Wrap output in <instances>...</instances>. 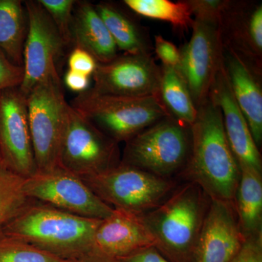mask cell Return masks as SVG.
<instances>
[{
  "label": "cell",
  "mask_w": 262,
  "mask_h": 262,
  "mask_svg": "<svg viewBox=\"0 0 262 262\" xmlns=\"http://www.w3.org/2000/svg\"><path fill=\"white\" fill-rule=\"evenodd\" d=\"M70 104L118 144L127 142L141 131L170 116L158 96H113L98 94L89 89L77 95Z\"/></svg>",
  "instance_id": "cell-4"
},
{
  "label": "cell",
  "mask_w": 262,
  "mask_h": 262,
  "mask_svg": "<svg viewBox=\"0 0 262 262\" xmlns=\"http://www.w3.org/2000/svg\"><path fill=\"white\" fill-rule=\"evenodd\" d=\"M208 98L220 108L226 136L237 163L261 173V154L234 99L224 63L215 75Z\"/></svg>",
  "instance_id": "cell-15"
},
{
  "label": "cell",
  "mask_w": 262,
  "mask_h": 262,
  "mask_svg": "<svg viewBox=\"0 0 262 262\" xmlns=\"http://www.w3.org/2000/svg\"><path fill=\"white\" fill-rule=\"evenodd\" d=\"M192 37L180 50V72L196 107L208 98L217 72L223 64V34L216 24L194 19Z\"/></svg>",
  "instance_id": "cell-10"
},
{
  "label": "cell",
  "mask_w": 262,
  "mask_h": 262,
  "mask_svg": "<svg viewBox=\"0 0 262 262\" xmlns=\"http://www.w3.org/2000/svg\"><path fill=\"white\" fill-rule=\"evenodd\" d=\"M224 54L223 63L231 91L247 122L255 144L262 141V91L253 70L232 48Z\"/></svg>",
  "instance_id": "cell-17"
},
{
  "label": "cell",
  "mask_w": 262,
  "mask_h": 262,
  "mask_svg": "<svg viewBox=\"0 0 262 262\" xmlns=\"http://www.w3.org/2000/svg\"><path fill=\"white\" fill-rule=\"evenodd\" d=\"M97 65L98 62L94 57L82 48L75 47L69 56V70L89 77L94 75Z\"/></svg>",
  "instance_id": "cell-30"
},
{
  "label": "cell",
  "mask_w": 262,
  "mask_h": 262,
  "mask_svg": "<svg viewBox=\"0 0 262 262\" xmlns=\"http://www.w3.org/2000/svg\"><path fill=\"white\" fill-rule=\"evenodd\" d=\"M158 96L170 116L190 127L198 115L189 89L178 68L161 67Z\"/></svg>",
  "instance_id": "cell-21"
},
{
  "label": "cell",
  "mask_w": 262,
  "mask_h": 262,
  "mask_svg": "<svg viewBox=\"0 0 262 262\" xmlns=\"http://www.w3.org/2000/svg\"><path fill=\"white\" fill-rule=\"evenodd\" d=\"M115 41L117 49L126 54L150 53L149 39L128 16L110 3L95 6Z\"/></svg>",
  "instance_id": "cell-22"
},
{
  "label": "cell",
  "mask_w": 262,
  "mask_h": 262,
  "mask_svg": "<svg viewBox=\"0 0 262 262\" xmlns=\"http://www.w3.org/2000/svg\"><path fill=\"white\" fill-rule=\"evenodd\" d=\"M0 164L24 179L37 172L27 114L19 87L0 91Z\"/></svg>",
  "instance_id": "cell-12"
},
{
  "label": "cell",
  "mask_w": 262,
  "mask_h": 262,
  "mask_svg": "<svg viewBox=\"0 0 262 262\" xmlns=\"http://www.w3.org/2000/svg\"><path fill=\"white\" fill-rule=\"evenodd\" d=\"M27 28V13L22 2L0 0V50L10 61L20 67L24 65Z\"/></svg>",
  "instance_id": "cell-20"
},
{
  "label": "cell",
  "mask_w": 262,
  "mask_h": 262,
  "mask_svg": "<svg viewBox=\"0 0 262 262\" xmlns=\"http://www.w3.org/2000/svg\"><path fill=\"white\" fill-rule=\"evenodd\" d=\"M24 191L30 199L85 218L103 220L114 211L82 179L61 167L37 171L25 179Z\"/></svg>",
  "instance_id": "cell-9"
},
{
  "label": "cell",
  "mask_w": 262,
  "mask_h": 262,
  "mask_svg": "<svg viewBox=\"0 0 262 262\" xmlns=\"http://www.w3.org/2000/svg\"><path fill=\"white\" fill-rule=\"evenodd\" d=\"M102 220L85 218L34 200L0 230L65 260L94 249V234Z\"/></svg>",
  "instance_id": "cell-2"
},
{
  "label": "cell",
  "mask_w": 262,
  "mask_h": 262,
  "mask_svg": "<svg viewBox=\"0 0 262 262\" xmlns=\"http://www.w3.org/2000/svg\"><path fill=\"white\" fill-rule=\"evenodd\" d=\"M69 104L60 77L42 81L27 96L29 130L37 171L59 167L58 158Z\"/></svg>",
  "instance_id": "cell-6"
},
{
  "label": "cell",
  "mask_w": 262,
  "mask_h": 262,
  "mask_svg": "<svg viewBox=\"0 0 262 262\" xmlns=\"http://www.w3.org/2000/svg\"><path fill=\"white\" fill-rule=\"evenodd\" d=\"M55 24L66 46L72 43V19L77 1L74 0H38Z\"/></svg>",
  "instance_id": "cell-26"
},
{
  "label": "cell",
  "mask_w": 262,
  "mask_h": 262,
  "mask_svg": "<svg viewBox=\"0 0 262 262\" xmlns=\"http://www.w3.org/2000/svg\"><path fill=\"white\" fill-rule=\"evenodd\" d=\"M94 244L98 251L119 259L155 247V239L144 214L115 208L98 225Z\"/></svg>",
  "instance_id": "cell-16"
},
{
  "label": "cell",
  "mask_w": 262,
  "mask_h": 262,
  "mask_svg": "<svg viewBox=\"0 0 262 262\" xmlns=\"http://www.w3.org/2000/svg\"><path fill=\"white\" fill-rule=\"evenodd\" d=\"M119 260L120 262H170L155 247L146 248L126 257L119 258Z\"/></svg>",
  "instance_id": "cell-34"
},
{
  "label": "cell",
  "mask_w": 262,
  "mask_h": 262,
  "mask_svg": "<svg viewBox=\"0 0 262 262\" xmlns=\"http://www.w3.org/2000/svg\"><path fill=\"white\" fill-rule=\"evenodd\" d=\"M80 179L114 209L139 214L161 204L175 187L172 181L121 163L103 173Z\"/></svg>",
  "instance_id": "cell-7"
},
{
  "label": "cell",
  "mask_w": 262,
  "mask_h": 262,
  "mask_svg": "<svg viewBox=\"0 0 262 262\" xmlns=\"http://www.w3.org/2000/svg\"><path fill=\"white\" fill-rule=\"evenodd\" d=\"M24 77V67L15 64L0 50V91L20 87Z\"/></svg>",
  "instance_id": "cell-29"
},
{
  "label": "cell",
  "mask_w": 262,
  "mask_h": 262,
  "mask_svg": "<svg viewBox=\"0 0 262 262\" xmlns=\"http://www.w3.org/2000/svg\"><path fill=\"white\" fill-rule=\"evenodd\" d=\"M27 37L24 44V77L20 91L26 96L39 82L60 77L56 63L66 45L51 17L38 1H26Z\"/></svg>",
  "instance_id": "cell-11"
},
{
  "label": "cell",
  "mask_w": 262,
  "mask_h": 262,
  "mask_svg": "<svg viewBox=\"0 0 262 262\" xmlns=\"http://www.w3.org/2000/svg\"><path fill=\"white\" fill-rule=\"evenodd\" d=\"M91 90L100 94L128 97L158 96L161 67L150 53L117 56L106 63H98Z\"/></svg>",
  "instance_id": "cell-13"
},
{
  "label": "cell",
  "mask_w": 262,
  "mask_h": 262,
  "mask_svg": "<svg viewBox=\"0 0 262 262\" xmlns=\"http://www.w3.org/2000/svg\"><path fill=\"white\" fill-rule=\"evenodd\" d=\"M191 149L183 177L211 200L234 202L241 170L226 136L220 108L209 98L190 126Z\"/></svg>",
  "instance_id": "cell-1"
},
{
  "label": "cell",
  "mask_w": 262,
  "mask_h": 262,
  "mask_svg": "<svg viewBox=\"0 0 262 262\" xmlns=\"http://www.w3.org/2000/svg\"><path fill=\"white\" fill-rule=\"evenodd\" d=\"M189 129L173 117H165L125 142L120 163L166 179L187 163Z\"/></svg>",
  "instance_id": "cell-5"
},
{
  "label": "cell",
  "mask_w": 262,
  "mask_h": 262,
  "mask_svg": "<svg viewBox=\"0 0 262 262\" xmlns=\"http://www.w3.org/2000/svg\"><path fill=\"white\" fill-rule=\"evenodd\" d=\"M24 180L0 164V227L32 200L24 193Z\"/></svg>",
  "instance_id": "cell-24"
},
{
  "label": "cell",
  "mask_w": 262,
  "mask_h": 262,
  "mask_svg": "<svg viewBox=\"0 0 262 262\" xmlns=\"http://www.w3.org/2000/svg\"><path fill=\"white\" fill-rule=\"evenodd\" d=\"M118 143L69 104L58 165L80 178L91 177L120 163Z\"/></svg>",
  "instance_id": "cell-8"
},
{
  "label": "cell",
  "mask_w": 262,
  "mask_h": 262,
  "mask_svg": "<svg viewBox=\"0 0 262 262\" xmlns=\"http://www.w3.org/2000/svg\"><path fill=\"white\" fill-rule=\"evenodd\" d=\"M90 79L88 76L69 70L64 76V82L69 89L79 94L89 89Z\"/></svg>",
  "instance_id": "cell-33"
},
{
  "label": "cell",
  "mask_w": 262,
  "mask_h": 262,
  "mask_svg": "<svg viewBox=\"0 0 262 262\" xmlns=\"http://www.w3.org/2000/svg\"><path fill=\"white\" fill-rule=\"evenodd\" d=\"M246 241L234 202L211 200L198 239L195 262H230Z\"/></svg>",
  "instance_id": "cell-14"
},
{
  "label": "cell",
  "mask_w": 262,
  "mask_h": 262,
  "mask_svg": "<svg viewBox=\"0 0 262 262\" xmlns=\"http://www.w3.org/2000/svg\"><path fill=\"white\" fill-rule=\"evenodd\" d=\"M243 23L241 42L248 47V54L253 53L257 58H261L262 52V5H257L245 16Z\"/></svg>",
  "instance_id": "cell-27"
},
{
  "label": "cell",
  "mask_w": 262,
  "mask_h": 262,
  "mask_svg": "<svg viewBox=\"0 0 262 262\" xmlns=\"http://www.w3.org/2000/svg\"><path fill=\"white\" fill-rule=\"evenodd\" d=\"M230 262H262V234L246 239L238 253Z\"/></svg>",
  "instance_id": "cell-32"
},
{
  "label": "cell",
  "mask_w": 262,
  "mask_h": 262,
  "mask_svg": "<svg viewBox=\"0 0 262 262\" xmlns=\"http://www.w3.org/2000/svg\"><path fill=\"white\" fill-rule=\"evenodd\" d=\"M211 199L198 184L181 186L144 218L155 248L170 262H195L198 239Z\"/></svg>",
  "instance_id": "cell-3"
},
{
  "label": "cell",
  "mask_w": 262,
  "mask_h": 262,
  "mask_svg": "<svg viewBox=\"0 0 262 262\" xmlns=\"http://www.w3.org/2000/svg\"><path fill=\"white\" fill-rule=\"evenodd\" d=\"M0 262H72L0 230Z\"/></svg>",
  "instance_id": "cell-25"
},
{
  "label": "cell",
  "mask_w": 262,
  "mask_h": 262,
  "mask_svg": "<svg viewBox=\"0 0 262 262\" xmlns=\"http://www.w3.org/2000/svg\"><path fill=\"white\" fill-rule=\"evenodd\" d=\"M155 53L163 66L178 68L180 62V50L161 35L155 36Z\"/></svg>",
  "instance_id": "cell-31"
},
{
  "label": "cell",
  "mask_w": 262,
  "mask_h": 262,
  "mask_svg": "<svg viewBox=\"0 0 262 262\" xmlns=\"http://www.w3.org/2000/svg\"><path fill=\"white\" fill-rule=\"evenodd\" d=\"M241 178L234 199L241 232L246 239L262 234L261 173L239 165Z\"/></svg>",
  "instance_id": "cell-19"
},
{
  "label": "cell",
  "mask_w": 262,
  "mask_h": 262,
  "mask_svg": "<svg viewBox=\"0 0 262 262\" xmlns=\"http://www.w3.org/2000/svg\"><path fill=\"white\" fill-rule=\"evenodd\" d=\"M72 43L89 52L98 63H106L117 56V48L94 5L77 2L72 19Z\"/></svg>",
  "instance_id": "cell-18"
},
{
  "label": "cell",
  "mask_w": 262,
  "mask_h": 262,
  "mask_svg": "<svg viewBox=\"0 0 262 262\" xmlns=\"http://www.w3.org/2000/svg\"><path fill=\"white\" fill-rule=\"evenodd\" d=\"M191 13L196 20H203L222 27L226 15L232 3L224 0H188Z\"/></svg>",
  "instance_id": "cell-28"
},
{
  "label": "cell",
  "mask_w": 262,
  "mask_h": 262,
  "mask_svg": "<svg viewBox=\"0 0 262 262\" xmlns=\"http://www.w3.org/2000/svg\"><path fill=\"white\" fill-rule=\"evenodd\" d=\"M127 8L141 16L168 22L182 30L192 28L194 19L187 2L168 0H125Z\"/></svg>",
  "instance_id": "cell-23"
},
{
  "label": "cell",
  "mask_w": 262,
  "mask_h": 262,
  "mask_svg": "<svg viewBox=\"0 0 262 262\" xmlns=\"http://www.w3.org/2000/svg\"><path fill=\"white\" fill-rule=\"evenodd\" d=\"M72 262H120V261L118 258L108 256L94 248L83 256L73 260Z\"/></svg>",
  "instance_id": "cell-35"
}]
</instances>
